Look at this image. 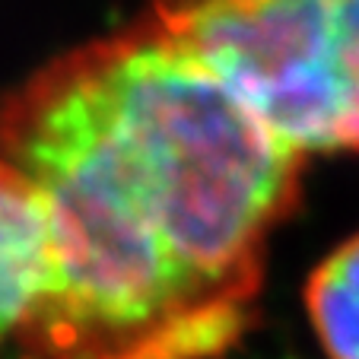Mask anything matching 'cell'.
<instances>
[{
	"instance_id": "obj_3",
	"label": "cell",
	"mask_w": 359,
	"mask_h": 359,
	"mask_svg": "<svg viewBox=\"0 0 359 359\" xmlns=\"http://www.w3.org/2000/svg\"><path fill=\"white\" fill-rule=\"evenodd\" d=\"M305 309L327 359H359V236L315 267L305 286Z\"/></svg>"
},
{
	"instance_id": "obj_2",
	"label": "cell",
	"mask_w": 359,
	"mask_h": 359,
	"mask_svg": "<svg viewBox=\"0 0 359 359\" xmlns=\"http://www.w3.org/2000/svg\"><path fill=\"white\" fill-rule=\"evenodd\" d=\"M48 283V236L29 182L0 156V340L22 331Z\"/></svg>"
},
{
	"instance_id": "obj_1",
	"label": "cell",
	"mask_w": 359,
	"mask_h": 359,
	"mask_svg": "<svg viewBox=\"0 0 359 359\" xmlns=\"http://www.w3.org/2000/svg\"><path fill=\"white\" fill-rule=\"evenodd\" d=\"M0 156L48 236V283L20 331L32 359L229 350L305 159L153 20L22 83L0 105Z\"/></svg>"
}]
</instances>
